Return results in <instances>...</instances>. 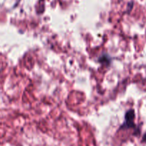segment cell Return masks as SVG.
<instances>
[{
  "label": "cell",
  "mask_w": 146,
  "mask_h": 146,
  "mask_svg": "<svg viewBox=\"0 0 146 146\" xmlns=\"http://www.w3.org/2000/svg\"><path fill=\"white\" fill-rule=\"evenodd\" d=\"M125 123L123 124V127L125 128H134L135 124H134V119H135V112L134 110L131 109L127 111L125 115Z\"/></svg>",
  "instance_id": "6da1fadb"
},
{
  "label": "cell",
  "mask_w": 146,
  "mask_h": 146,
  "mask_svg": "<svg viewBox=\"0 0 146 146\" xmlns=\"http://www.w3.org/2000/svg\"><path fill=\"white\" fill-rule=\"evenodd\" d=\"M142 142H143V143H146V133H145V134H144L143 137Z\"/></svg>",
  "instance_id": "7a4b0ae2"
}]
</instances>
